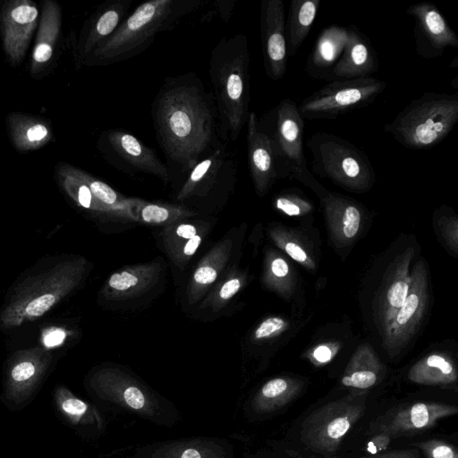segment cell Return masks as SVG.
I'll return each instance as SVG.
<instances>
[{
	"mask_svg": "<svg viewBox=\"0 0 458 458\" xmlns=\"http://www.w3.org/2000/svg\"><path fill=\"white\" fill-rule=\"evenodd\" d=\"M412 383L442 388L456 387L457 370L450 357L434 353L415 363L408 372Z\"/></svg>",
	"mask_w": 458,
	"mask_h": 458,
	"instance_id": "obj_25",
	"label": "cell"
},
{
	"mask_svg": "<svg viewBox=\"0 0 458 458\" xmlns=\"http://www.w3.org/2000/svg\"><path fill=\"white\" fill-rule=\"evenodd\" d=\"M312 171L348 191L363 192L372 187L376 174L367 154L346 139L318 131L307 140Z\"/></svg>",
	"mask_w": 458,
	"mask_h": 458,
	"instance_id": "obj_6",
	"label": "cell"
},
{
	"mask_svg": "<svg viewBox=\"0 0 458 458\" xmlns=\"http://www.w3.org/2000/svg\"><path fill=\"white\" fill-rule=\"evenodd\" d=\"M321 201L328 220L332 222L335 233L341 239H353L361 222V211L357 204L349 199L332 193L323 194Z\"/></svg>",
	"mask_w": 458,
	"mask_h": 458,
	"instance_id": "obj_29",
	"label": "cell"
},
{
	"mask_svg": "<svg viewBox=\"0 0 458 458\" xmlns=\"http://www.w3.org/2000/svg\"><path fill=\"white\" fill-rule=\"evenodd\" d=\"M413 255V249L405 250L389 270L379 301L378 317L383 330L394 318L407 297L411 282L410 264Z\"/></svg>",
	"mask_w": 458,
	"mask_h": 458,
	"instance_id": "obj_22",
	"label": "cell"
},
{
	"mask_svg": "<svg viewBox=\"0 0 458 458\" xmlns=\"http://www.w3.org/2000/svg\"><path fill=\"white\" fill-rule=\"evenodd\" d=\"M393 439L385 433L371 434L366 445V452L370 455L380 454L389 446Z\"/></svg>",
	"mask_w": 458,
	"mask_h": 458,
	"instance_id": "obj_43",
	"label": "cell"
},
{
	"mask_svg": "<svg viewBox=\"0 0 458 458\" xmlns=\"http://www.w3.org/2000/svg\"><path fill=\"white\" fill-rule=\"evenodd\" d=\"M227 165L225 150L216 148L206 158L200 159L190 171L176 199L183 201L195 195H203L217 179L221 170Z\"/></svg>",
	"mask_w": 458,
	"mask_h": 458,
	"instance_id": "obj_26",
	"label": "cell"
},
{
	"mask_svg": "<svg viewBox=\"0 0 458 458\" xmlns=\"http://www.w3.org/2000/svg\"><path fill=\"white\" fill-rule=\"evenodd\" d=\"M260 34L265 72L271 80H280L286 72L288 57L282 0L261 2Z\"/></svg>",
	"mask_w": 458,
	"mask_h": 458,
	"instance_id": "obj_13",
	"label": "cell"
},
{
	"mask_svg": "<svg viewBox=\"0 0 458 458\" xmlns=\"http://www.w3.org/2000/svg\"><path fill=\"white\" fill-rule=\"evenodd\" d=\"M66 336L64 330L56 328L49 331L44 336V344L47 347L59 345Z\"/></svg>",
	"mask_w": 458,
	"mask_h": 458,
	"instance_id": "obj_46",
	"label": "cell"
},
{
	"mask_svg": "<svg viewBox=\"0 0 458 458\" xmlns=\"http://www.w3.org/2000/svg\"><path fill=\"white\" fill-rule=\"evenodd\" d=\"M59 176L66 191L84 208L121 220L117 214L99 202L78 174V168L68 164L59 167Z\"/></svg>",
	"mask_w": 458,
	"mask_h": 458,
	"instance_id": "obj_34",
	"label": "cell"
},
{
	"mask_svg": "<svg viewBox=\"0 0 458 458\" xmlns=\"http://www.w3.org/2000/svg\"><path fill=\"white\" fill-rule=\"evenodd\" d=\"M207 225H205L195 236L185 241L178 248L169 253L172 261L179 267H183L191 258L199 248L205 234L207 233Z\"/></svg>",
	"mask_w": 458,
	"mask_h": 458,
	"instance_id": "obj_40",
	"label": "cell"
},
{
	"mask_svg": "<svg viewBox=\"0 0 458 458\" xmlns=\"http://www.w3.org/2000/svg\"><path fill=\"white\" fill-rule=\"evenodd\" d=\"M455 404L438 401H413L393 406L377 416L369 426V434L385 433L393 440L420 434L432 428L445 418L457 414Z\"/></svg>",
	"mask_w": 458,
	"mask_h": 458,
	"instance_id": "obj_10",
	"label": "cell"
},
{
	"mask_svg": "<svg viewBox=\"0 0 458 458\" xmlns=\"http://www.w3.org/2000/svg\"><path fill=\"white\" fill-rule=\"evenodd\" d=\"M112 150L134 170L158 177L165 184L170 180L167 166L151 148L132 134L121 130L109 131L106 135Z\"/></svg>",
	"mask_w": 458,
	"mask_h": 458,
	"instance_id": "obj_19",
	"label": "cell"
},
{
	"mask_svg": "<svg viewBox=\"0 0 458 458\" xmlns=\"http://www.w3.org/2000/svg\"><path fill=\"white\" fill-rule=\"evenodd\" d=\"M246 284V275L234 268L213 288L199 305V309H209L219 312L242 290Z\"/></svg>",
	"mask_w": 458,
	"mask_h": 458,
	"instance_id": "obj_35",
	"label": "cell"
},
{
	"mask_svg": "<svg viewBox=\"0 0 458 458\" xmlns=\"http://www.w3.org/2000/svg\"><path fill=\"white\" fill-rule=\"evenodd\" d=\"M131 0L108 2L91 21L89 29L82 42V55L92 52L106 39L126 18Z\"/></svg>",
	"mask_w": 458,
	"mask_h": 458,
	"instance_id": "obj_28",
	"label": "cell"
},
{
	"mask_svg": "<svg viewBox=\"0 0 458 458\" xmlns=\"http://www.w3.org/2000/svg\"><path fill=\"white\" fill-rule=\"evenodd\" d=\"M54 399L59 413L72 425L89 429L97 435L106 429V420L97 407L77 397L68 389L57 387Z\"/></svg>",
	"mask_w": 458,
	"mask_h": 458,
	"instance_id": "obj_24",
	"label": "cell"
},
{
	"mask_svg": "<svg viewBox=\"0 0 458 458\" xmlns=\"http://www.w3.org/2000/svg\"><path fill=\"white\" fill-rule=\"evenodd\" d=\"M411 445L418 448L425 458H458L457 448L444 439L430 438Z\"/></svg>",
	"mask_w": 458,
	"mask_h": 458,
	"instance_id": "obj_38",
	"label": "cell"
},
{
	"mask_svg": "<svg viewBox=\"0 0 458 458\" xmlns=\"http://www.w3.org/2000/svg\"><path fill=\"white\" fill-rule=\"evenodd\" d=\"M137 222L168 226L197 215L183 205L155 203L139 199L135 206Z\"/></svg>",
	"mask_w": 458,
	"mask_h": 458,
	"instance_id": "obj_33",
	"label": "cell"
},
{
	"mask_svg": "<svg viewBox=\"0 0 458 458\" xmlns=\"http://www.w3.org/2000/svg\"><path fill=\"white\" fill-rule=\"evenodd\" d=\"M218 5L214 12H208L206 16L209 19L210 15L213 13H218L224 20H227L233 11L234 1H218L216 2Z\"/></svg>",
	"mask_w": 458,
	"mask_h": 458,
	"instance_id": "obj_48",
	"label": "cell"
},
{
	"mask_svg": "<svg viewBox=\"0 0 458 458\" xmlns=\"http://www.w3.org/2000/svg\"><path fill=\"white\" fill-rule=\"evenodd\" d=\"M383 377V366L375 353L368 348L360 349L350 360L341 379L342 385L352 391L374 387Z\"/></svg>",
	"mask_w": 458,
	"mask_h": 458,
	"instance_id": "obj_30",
	"label": "cell"
},
{
	"mask_svg": "<svg viewBox=\"0 0 458 458\" xmlns=\"http://www.w3.org/2000/svg\"><path fill=\"white\" fill-rule=\"evenodd\" d=\"M386 88L375 77L335 79L306 97L298 110L303 119L334 120L372 104Z\"/></svg>",
	"mask_w": 458,
	"mask_h": 458,
	"instance_id": "obj_8",
	"label": "cell"
},
{
	"mask_svg": "<svg viewBox=\"0 0 458 458\" xmlns=\"http://www.w3.org/2000/svg\"><path fill=\"white\" fill-rule=\"evenodd\" d=\"M250 51L247 37H223L211 51L209 77L224 139L236 140L250 114Z\"/></svg>",
	"mask_w": 458,
	"mask_h": 458,
	"instance_id": "obj_2",
	"label": "cell"
},
{
	"mask_svg": "<svg viewBox=\"0 0 458 458\" xmlns=\"http://www.w3.org/2000/svg\"><path fill=\"white\" fill-rule=\"evenodd\" d=\"M322 458H340V457H338V456H336V455H334V456H329V457H322Z\"/></svg>",
	"mask_w": 458,
	"mask_h": 458,
	"instance_id": "obj_49",
	"label": "cell"
},
{
	"mask_svg": "<svg viewBox=\"0 0 458 458\" xmlns=\"http://www.w3.org/2000/svg\"><path fill=\"white\" fill-rule=\"evenodd\" d=\"M368 392L351 391L310 412L300 426L301 442L322 457L335 455L343 439L365 414Z\"/></svg>",
	"mask_w": 458,
	"mask_h": 458,
	"instance_id": "obj_7",
	"label": "cell"
},
{
	"mask_svg": "<svg viewBox=\"0 0 458 458\" xmlns=\"http://www.w3.org/2000/svg\"><path fill=\"white\" fill-rule=\"evenodd\" d=\"M201 4L199 0L144 2L93 50V55L108 63L130 58L145 49L158 32L172 28Z\"/></svg>",
	"mask_w": 458,
	"mask_h": 458,
	"instance_id": "obj_3",
	"label": "cell"
},
{
	"mask_svg": "<svg viewBox=\"0 0 458 458\" xmlns=\"http://www.w3.org/2000/svg\"><path fill=\"white\" fill-rule=\"evenodd\" d=\"M56 301V297L52 293L39 295L31 300L25 307V314L29 318H38L47 312Z\"/></svg>",
	"mask_w": 458,
	"mask_h": 458,
	"instance_id": "obj_42",
	"label": "cell"
},
{
	"mask_svg": "<svg viewBox=\"0 0 458 458\" xmlns=\"http://www.w3.org/2000/svg\"><path fill=\"white\" fill-rule=\"evenodd\" d=\"M38 11L30 0H12L3 7L1 30L5 55L18 65L27 51L38 23Z\"/></svg>",
	"mask_w": 458,
	"mask_h": 458,
	"instance_id": "obj_15",
	"label": "cell"
},
{
	"mask_svg": "<svg viewBox=\"0 0 458 458\" xmlns=\"http://www.w3.org/2000/svg\"><path fill=\"white\" fill-rule=\"evenodd\" d=\"M118 458H121V457H118Z\"/></svg>",
	"mask_w": 458,
	"mask_h": 458,
	"instance_id": "obj_50",
	"label": "cell"
},
{
	"mask_svg": "<svg viewBox=\"0 0 458 458\" xmlns=\"http://www.w3.org/2000/svg\"><path fill=\"white\" fill-rule=\"evenodd\" d=\"M320 0H292L287 21L285 22V39L287 55H295L309 35L314 23Z\"/></svg>",
	"mask_w": 458,
	"mask_h": 458,
	"instance_id": "obj_31",
	"label": "cell"
},
{
	"mask_svg": "<svg viewBox=\"0 0 458 458\" xmlns=\"http://www.w3.org/2000/svg\"><path fill=\"white\" fill-rule=\"evenodd\" d=\"M366 458H423L420 451L416 447L407 449L386 450L380 454Z\"/></svg>",
	"mask_w": 458,
	"mask_h": 458,
	"instance_id": "obj_44",
	"label": "cell"
},
{
	"mask_svg": "<svg viewBox=\"0 0 458 458\" xmlns=\"http://www.w3.org/2000/svg\"><path fill=\"white\" fill-rule=\"evenodd\" d=\"M89 387L110 411L127 413L162 427H173L180 415L175 405L132 374L119 367H104L89 378Z\"/></svg>",
	"mask_w": 458,
	"mask_h": 458,
	"instance_id": "obj_4",
	"label": "cell"
},
{
	"mask_svg": "<svg viewBox=\"0 0 458 458\" xmlns=\"http://www.w3.org/2000/svg\"><path fill=\"white\" fill-rule=\"evenodd\" d=\"M406 13L414 21L415 50L420 57L437 58L447 47H458L457 35L434 4H413Z\"/></svg>",
	"mask_w": 458,
	"mask_h": 458,
	"instance_id": "obj_12",
	"label": "cell"
},
{
	"mask_svg": "<svg viewBox=\"0 0 458 458\" xmlns=\"http://www.w3.org/2000/svg\"><path fill=\"white\" fill-rule=\"evenodd\" d=\"M233 244L231 237H224L199 260L186 288V298L190 305L199 301L215 284L229 262Z\"/></svg>",
	"mask_w": 458,
	"mask_h": 458,
	"instance_id": "obj_21",
	"label": "cell"
},
{
	"mask_svg": "<svg viewBox=\"0 0 458 458\" xmlns=\"http://www.w3.org/2000/svg\"><path fill=\"white\" fill-rule=\"evenodd\" d=\"M377 68V56L368 37L356 26H349L344 49L332 71L331 79L369 77Z\"/></svg>",
	"mask_w": 458,
	"mask_h": 458,
	"instance_id": "obj_18",
	"label": "cell"
},
{
	"mask_svg": "<svg viewBox=\"0 0 458 458\" xmlns=\"http://www.w3.org/2000/svg\"><path fill=\"white\" fill-rule=\"evenodd\" d=\"M233 445L216 437H194L155 442L121 458H234Z\"/></svg>",
	"mask_w": 458,
	"mask_h": 458,
	"instance_id": "obj_14",
	"label": "cell"
},
{
	"mask_svg": "<svg viewBox=\"0 0 458 458\" xmlns=\"http://www.w3.org/2000/svg\"><path fill=\"white\" fill-rule=\"evenodd\" d=\"M274 116V131L269 137L273 142L278 175L291 176L318 193H323L324 188L307 166L303 151L304 119L296 102L291 98L283 99L275 107Z\"/></svg>",
	"mask_w": 458,
	"mask_h": 458,
	"instance_id": "obj_9",
	"label": "cell"
},
{
	"mask_svg": "<svg viewBox=\"0 0 458 458\" xmlns=\"http://www.w3.org/2000/svg\"><path fill=\"white\" fill-rule=\"evenodd\" d=\"M303 387V383L298 379L283 377L271 378L246 401V416L256 420L271 415L298 398Z\"/></svg>",
	"mask_w": 458,
	"mask_h": 458,
	"instance_id": "obj_20",
	"label": "cell"
},
{
	"mask_svg": "<svg viewBox=\"0 0 458 458\" xmlns=\"http://www.w3.org/2000/svg\"><path fill=\"white\" fill-rule=\"evenodd\" d=\"M247 151L256 191L264 195L279 175L272 140L268 134L259 131L254 112H250L247 120Z\"/></svg>",
	"mask_w": 458,
	"mask_h": 458,
	"instance_id": "obj_16",
	"label": "cell"
},
{
	"mask_svg": "<svg viewBox=\"0 0 458 458\" xmlns=\"http://www.w3.org/2000/svg\"><path fill=\"white\" fill-rule=\"evenodd\" d=\"M284 251L294 260L300 263L307 264L310 259L305 250L294 242H285L283 243Z\"/></svg>",
	"mask_w": 458,
	"mask_h": 458,
	"instance_id": "obj_45",
	"label": "cell"
},
{
	"mask_svg": "<svg viewBox=\"0 0 458 458\" xmlns=\"http://www.w3.org/2000/svg\"><path fill=\"white\" fill-rule=\"evenodd\" d=\"M9 128L13 144L19 151L39 148L52 138L51 131L45 123L24 114H11Z\"/></svg>",
	"mask_w": 458,
	"mask_h": 458,
	"instance_id": "obj_32",
	"label": "cell"
},
{
	"mask_svg": "<svg viewBox=\"0 0 458 458\" xmlns=\"http://www.w3.org/2000/svg\"><path fill=\"white\" fill-rule=\"evenodd\" d=\"M458 121V96L442 92H424L412 99L384 126L406 148H431L443 141Z\"/></svg>",
	"mask_w": 458,
	"mask_h": 458,
	"instance_id": "obj_5",
	"label": "cell"
},
{
	"mask_svg": "<svg viewBox=\"0 0 458 458\" xmlns=\"http://www.w3.org/2000/svg\"><path fill=\"white\" fill-rule=\"evenodd\" d=\"M348 28L330 25L319 33L308 57L306 72L316 80H329L347 40Z\"/></svg>",
	"mask_w": 458,
	"mask_h": 458,
	"instance_id": "obj_23",
	"label": "cell"
},
{
	"mask_svg": "<svg viewBox=\"0 0 458 458\" xmlns=\"http://www.w3.org/2000/svg\"><path fill=\"white\" fill-rule=\"evenodd\" d=\"M275 207L291 216L306 214L312 208L308 200L293 192H285L278 195L275 199Z\"/></svg>",
	"mask_w": 458,
	"mask_h": 458,
	"instance_id": "obj_39",
	"label": "cell"
},
{
	"mask_svg": "<svg viewBox=\"0 0 458 458\" xmlns=\"http://www.w3.org/2000/svg\"><path fill=\"white\" fill-rule=\"evenodd\" d=\"M286 327V322L279 317H270L264 319L254 330L252 339L261 342L280 334Z\"/></svg>",
	"mask_w": 458,
	"mask_h": 458,
	"instance_id": "obj_41",
	"label": "cell"
},
{
	"mask_svg": "<svg viewBox=\"0 0 458 458\" xmlns=\"http://www.w3.org/2000/svg\"><path fill=\"white\" fill-rule=\"evenodd\" d=\"M289 276L288 263L275 252H268L266 258L264 283L276 290L282 288L281 282Z\"/></svg>",
	"mask_w": 458,
	"mask_h": 458,
	"instance_id": "obj_37",
	"label": "cell"
},
{
	"mask_svg": "<svg viewBox=\"0 0 458 458\" xmlns=\"http://www.w3.org/2000/svg\"><path fill=\"white\" fill-rule=\"evenodd\" d=\"M61 26L60 6L52 0L44 3L36 44L32 53L31 72H37L53 55Z\"/></svg>",
	"mask_w": 458,
	"mask_h": 458,
	"instance_id": "obj_27",
	"label": "cell"
},
{
	"mask_svg": "<svg viewBox=\"0 0 458 458\" xmlns=\"http://www.w3.org/2000/svg\"><path fill=\"white\" fill-rule=\"evenodd\" d=\"M312 357L320 364L327 363L332 359L333 351L327 345H318L313 350Z\"/></svg>",
	"mask_w": 458,
	"mask_h": 458,
	"instance_id": "obj_47",
	"label": "cell"
},
{
	"mask_svg": "<svg viewBox=\"0 0 458 458\" xmlns=\"http://www.w3.org/2000/svg\"><path fill=\"white\" fill-rule=\"evenodd\" d=\"M407 297L392 322L383 330L384 347L391 357L406 346L417 331L428 302V279L425 264L419 260L411 272Z\"/></svg>",
	"mask_w": 458,
	"mask_h": 458,
	"instance_id": "obj_11",
	"label": "cell"
},
{
	"mask_svg": "<svg viewBox=\"0 0 458 458\" xmlns=\"http://www.w3.org/2000/svg\"><path fill=\"white\" fill-rule=\"evenodd\" d=\"M162 269L159 259L123 267L110 275L104 293L106 298L114 301L140 296L157 284Z\"/></svg>",
	"mask_w": 458,
	"mask_h": 458,
	"instance_id": "obj_17",
	"label": "cell"
},
{
	"mask_svg": "<svg viewBox=\"0 0 458 458\" xmlns=\"http://www.w3.org/2000/svg\"><path fill=\"white\" fill-rule=\"evenodd\" d=\"M159 146L174 165L190 172L211 146L216 132V104L192 73L168 78L151 108Z\"/></svg>",
	"mask_w": 458,
	"mask_h": 458,
	"instance_id": "obj_1",
	"label": "cell"
},
{
	"mask_svg": "<svg viewBox=\"0 0 458 458\" xmlns=\"http://www.w3.org/2000/svg\"><path fill=\"white\" fill-rule=\"evenodd\" d=\"M204 226L184 221L165 226L163 230V240L167 253H171L185 241L195 236Z\"/></svg>",
	"mask_w": 458,
	"mask_h": 458,
	"instance_id": "obj_36",
	"label": "cell"
}]
</instances>
